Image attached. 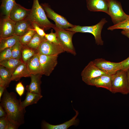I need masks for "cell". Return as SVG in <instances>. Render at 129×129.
I'll return each instance as SVG.
<instances>
[{
	"instance_id": "28",
	"label": "cell",
	"mask_w": 129,
	"mask_h": 129,
	"mask_svg": "<svg viewBox=\"0 0 129 129\" xmlns=\"http://www.w3.org/2000/svg\"><path fill=\"white\" fill-rule=\"evenodd\" d=\"M36 33L33 28L30 29L23 35L20 36V42L22 45L27 44Z\"/></svg>"
},
{
	"instance_id": "18",
	"label": "cell",
	"mask_w": 129,
	"mask_h": 129,
	"mask_svg": "<svg viewBox=\"0 0 129 129\" xmlns=\"http://www.w3.org/2000/svg\"><path fill=\"white\" fill-rule=\"evenodd\" d=\"M27 69L31 74H42L39 54L37 53L32 57L26 64Z\"/></svg>"
},
{
	"instance_id": "16",
	"label": "cell",
	"mask_w": 129,
	"mask_h": 129,
	"mask_svg": "<svg viewBox=\"0 0 129 129\" xmlns=\"http://www.w3.org/2000/svg\"><path fill=\"white\" fill-rule=\"evenodd\" d=\"M31 10L16 3L10 11L9 16L12 20L16 22L25 19L29 14Z\"/></svg>"
},
{
	"instance_id": "14",
	"label": "cell",
	"mask_w": 129,
	"mask_h": 129,
	"mask_svg": "<svg viewBox=\"0 0 129 129\" xmlns=\"http://www.w3.org/2000/svg\"><path fill=\"white\" fill-rule=\"evenodd\" d=\"M112 75L107 74L101 75L91 80L88 85L103 88L111 92Z\"/></svg>"
},
{
	"instance_id": "19",
	"label": "cell",
	"mask_w": 129,
	"mask_h": 129,
	"mask_svg": "<svg viewBox=\"0 0 129 129\" xmlns=\"http://www.w3.org/2000/svg\"><path fill=\"white\" fill-rule=\"evenodd\" d=\"M31 28H33L32 23L30 21L26 19L20 20L16 22L15 27V34L22 36Z\"/></svg>"
},
{
	"instance_id": "9",
	"label": "cell",
	"mask_w": 129,
	"mask_h": 129,
	"mask_svg": "<svg viewBox=\"0 0 129 129\" xmlns=\"http://www.w3.org/2000/svg\"><path fill=\"white\" fill-rule=\"evenodd\" d=\"M92 61L99 69L106 73L110 75H113L118 70L122 69L121 62H112L102 58L96 59Z\"/></svg>"
},
{
	"instance_id": "34",
	"label": "cell",
	"mask_w": 129,
	"mask_h": 129,
	"mask_svg": "<svg viewBox=\"0 0 129 129\" xmlns=\"http://www.w3.org/2000/svg\"><path fill=\"white\" fill-rule=\"evenodd\" d=\"M15 90L20 97L23 94L25 91V88L22 82H20L16 84Z\"/></svg>"
},
{
	"instance_id": "26",
	"label": "cell",
	"mask_w": 129,
	"mask_h": 129,
	"mask_svg": "<svg viewBox=\"0 0 129 129\" xmlns=\"http://www.w3.org/2000/svg\"><path fill=\"white\" fill-rule=\"evenodd\" d=\"M0 9L3 15L9 16L10 11L16 4L15 0H1Z\"/></svg>"
},
{
	"instance_id": "31",
	"label": "cell",
	"mask_w": 129,
	"mask_h": 129,
	"mask_svg": "<svg viewBox=\"0 0 129 129\" xmlns=\"http://www.w3.org/2000/svg\"><path fill=\"white\" fill-rule=\"evenodd\" d=\"M12 58V47L5 48L0 52V62Z\"/></svg>"
},
{
	"instance_id": "15",
	"label": "cell",
	"mask_w": 129,
	"mask_h": 129,
	"mask_svg": "<svg viewBox=\"0 0 129 129\" xmlns=\"http://www.w3.org/2000/svg\"><path fill=\"white\" fill-rule=\"evenodd\" d=\"M75 112V115L69 120L63 123L58 125L50 124L45 121L41 124V128L44 129H67L72 125H77L79 123V120L77 118L79 113L78 111L74 109Z\"/></svg>"
},
{
	"instance_id": "35",
	"label": "cell",
	"mask_w": 129,
	"mask_h": 129,
	"mask_svg": "<svg viewBox=\"0 0 129 129\" xmlns=\"http://www.w3.org/2000/svg\"><path fill=\"white\" fill-rule=\"evenodd\" d=\"M32 24L33 27L36 33L42 37H45L46 34L44 30L34 23H32Z\"/></svg>"
},
{
	"instance_id": "27",
	"label": "cell",
	"mask_w": 129,
	"mask_h": 129,
	"mask_svg": "<svg viewBox=\"0 0 129 129\" xmlns=\"http://www.w3.org/2000/svg\"><path fill=\"white\" fill-rule=\"evenodd\" d=\"M45 38L36 33L29 43L27 45L29 47L36 50L43 41Z\"/></svg>"
},
{
	"instance_id": "29",
	"label": "cell",
	"mask_w": 129,
	"mask_h": 129,
	"mask_svg": "<svg viewBox=\"0 0 129 129\" xmlns=\"http://www.w3.org/2000/svg\"><path fill=\"white\" fill-rule=\"evenodd\" d=\"M119 29L129 31V17L122 22L110 26L107 28L108 30L111 31Z\"/></svg>"
},
{
	"instance_id": "4",
	"label": "cell",
	"mask_w": 129,
	"mask_h": 129,
	"mask_svg": "<svg viewBox=\"0 0 129 129\" xmlns=\"http://www.w3.org/2000/svg\"><path fill=\"white\" fill-rule=\"evenodd\" d=\"M127 71L120 70L112 75L111 91L112 93H119L125 95L129 93Z\"/></svg>"
},
{
	"instance_id": "36",
	"label": "cell",
	"mask_w": 129,
	"mask_h": 129,
	"mask_svg": "<svg viewBox=\"0 0 129 129\" xmlns=\"http://www.w3.org/2000/svg\"><path fill=\"white\" fill-rule=\"evenodd\" d=\"M120 62L122 67V70L127 71L129 69V57Z\"/></svg>"
},
{
	"instance_id": "23",
	"label": "cell",
	"mask_w": 129,
	"mask_h": 129,
	"mask_svg": "<svg viewBox=\"0 0 129 129\" xmlns=\"http://www.w3.org/2000/svg\"><path fill=\"white\" fill-rule=\"evenodd\" d=\"M20 36L15 35L11 37L0 38V52L5 49L12 47L19 41Z\"/></svg>"
},
{
	"instance_id": "2",
	"label": "cell",
	"mask_w": 129,
	"mask_h": 129,
	"mask_svg": "<svg viewBox=\"0 0 129 129\" xmlns=\"http://www.w3.org/2000/svg\"><path fill=\"white\" fill-rule=\"evenodd\" d=\"M30 13L25 19L32 23L37 24L44 30L54 28L56 26L48 19L44 9L39 4L38 0H33L32 8Z\"/></svg>"
},
{
	"instance_id": "38",
	"label": "cell",
	"mask_w": 129,
	"mask_h": 129,
	"mask_svg": "<svg viewBox=\"0 0 129 129\" xmlns=\"http://www.w3.org/2000/svg\"><path fill=\"white\" fill-rule=\"evenodd\" d=\"M18 127H19L17 125L9 121L7 129H17Z\"/></svg>"
},
{
	"instance_id": "7",
	"label": "cell",
	"mask_w": 129,
	"mask_h": 129,
	"mask_svg": "<svg viewBox=\"0 0 129 129\" xmlns=\"http://www.w3.org/2000/svg\"><path fill=\"white\" fill-rule=\"evenodd\" d=\"M41 5L47 16L54 21L56 27L66 29L74 26L75 25L69 23L65 18L54 11L48 4L44 3Z\"/></svg>"
},
{
	"instance_id": "41",
	"label": "cell",
	"mask_w": 129,
	"mask_h": 129,
	"mask_svg": "<svg viewBox=\"0 0 129 129\" xmlns=\"http://www.w3.org/2000/svg\"><path fill=\"white\" fill-rule=\"evenodd\" d=\"M127 74L128 78V84H129V69H128L127 71Z\"/></svg>"
},
{
	"instance_id": "12",
	"label": "cell",
	"mask_w": 129,
	"mask_h": 129,
	"mask_svg": "<svg viewBox=\"0 0 129 129\" xmlns=\"http://www.w3.org/2000/svg\"><path fill=\"white\" fill-rule=\"evenodd\" d=\"M105 74H106L97 67L91 61L82 70L81 76L82 81L88 85L92 79Z\"/></svg>"
},
{
	"instance_id": "25",
	"label": "cell",
	"mask_w": 129,
	"mask_h": 129,
	"mask_svg": "<svg viewBox=\"0 0 129 129\" xmlns=\"http://www.w3.org/2000/svg\"><path fill=\"white\" fill-rule=\"evenodd\" d=\"M37 53L36 50L28 47L27 45H22L21 60L26 64L29 60Z\"/></svg>"
},
{
	"instance_id": "3",
	"label": "cell",
	"mask_w": 129,
	"mask_h": 129,
	"mask_svg": "<svg viewBox=\"0 0 129 129\" xmlns=\"http://www.w3.org/2000/svg\"><path fill=\"white\" fill-rule=\"evenodd\" d=\"M107 20L105 18H102L96 24L89 26H81L75 25L72 27L66 30L77 32H87L92 34L94 36L96 43L98 45H103V41L101 37L102 31L103 27Z\"/></svg>"
},
{
	"instance_id": "5",
	"label": "cell",
	"mask_w": 129,
	"mask_h": 129,
	"mask_svg": "<svg viewBox=\"0 0 129 129\" xmlns=\"http://www.w3.org/2000/svg\"><path fill=\"white\" fill-rule=\"evenodd\" d=\"M53 29L57 34L59 45L64 52L76 55V53L73 44L72 38L73 35L76 32L56 26Z\"/></svg>"
},
{
	"instance_id": "20",
	"label": "cell",
	"mask_w": 129,
	"mask_h": 129,
	"mask_svg": "<svg viewBox=\"0 0 129 129\" xmlns=\"http://www.w3.org/2000/svg\"><path fill=\"white\" fill-rule=\"evenodd\" d=\"M31 74L26 64L23 62L17 67L12 74L11 80L17 81L22 77H30Z\"/></svg>"
},
{
	"instance_id": "24",
	"label": "cell",
	"mask_w": 129,
	"mask_h": 129,
	"mask_svg": "<svg viewBox=\"0 0 129 129\" xmlns=\"http://www.w3.org/2000/svg\"><path fill=\"white\" fill-rule=\"evenodd\" d=\"M23 63L21 59L12 58L0 62V65L6 68L12 74L17 67Z\"/></svg>"
},
{
	"instance_id": "13",
	"label": "cell",
	"mask_w": 129,
	"mask_h": 129,
	"mask_svg": "<svg viewBox=\"0 0 129 129\" xmlns=\"http://www.w3.org/2000/svg\"><path fill=\"white\" fill-rule=\"evenodd\" d=\"M88 9L91 11H102L109 14V0H86Z\"/></svg>"
},
{
	"instance_id": "21",
	"label": "cell",
	"mask_w": 129,
	"mask_h": 129,
	"mask_svg": "<svg viewBox=\"0 0 129 129\" xmlns=\"http://www.w3.org/2000/svg\"><path fill=\"white\" fill-rule=\"evenodd\" d=\"M12 73L4 67L0 66V86L6 89L9 86L11 81Z\"/></svg>"
},
{
	"instance_id": "33",
	"label": "cell",
	"mask_w": 129,
	"mask_h": 129,
	"mask_svg": "<svg viewBox=\"0 0 129 129\" xmlns=\"http://www.w3.org/2000/svg\"><path fill=\"white\" fill-rule=\"evenodd\" d=\"M9 121L7 116L0 118V129H7Z\"/></svg>"
},
{
	"instance_id": "10",
	"label": "cell",
	"mask_w": 129,
	"mask_h": 129,
	"mask_svg": "<svg viewBox=\"0 0 129 129\" xmlns=\"http://www.w3.org/2000/svg\"><path fill=\"white\" fill-rule=\"evenodd\" d=\"M36 50L39 54L50 55H58L64 52L59 45L51 42L46 38L41 42Z\"/></svg>"
},
{
	"instance_id": "32",
	"label": "cell",
	"mask_w": 129,
	"mask_h": 129,
	"mask_svg": "<svg viewBox=\"0 0 129 129\" xmlns=\"http://www.w3.org/2000/svg\"><path fill=\"white\" fill-rule=\"evenodd\" d=\"M45 37L48 41L57 44H59L56 33L53 32L52 29L51 32L48 34H46Z\"/></svg>"
},
{
	"instance_id": "11",
	"label": "cell",
	"mask_w": 129,
	"mask_h": 129,
	"mask_svg": "<svg viewBox=\"0 0 129 129\" xmlns=\"http://www.w3.org/2000/svg\"><path fill=\"white\" fill-rule=\"evenodd\" d=\"M16 23L9 16L3 15L0 20V38L15 35L14 30Z\"/></svg>"
},
{
	"instance_id": "22",
	"label": "cell",
	"mask_w": 129,
	"mask_h": 129,
	"mask_svg": "<svg viewBox=\"0 0 129 129\" xmlns=\"http://www.w3.org/2000/svg\"><path fill=\"white\" fill-rule=\"evenodd\" d=\"M43 97L42 95L33 93L27 91L25 99L21 102V107L22 109L29 105L36 103L38 101Z\"/></svg>"
},
{
	"instance_id": "30",
	"label": "cell",
	"mask_w": 129,
	"mask_h": 129,
	"mask_svg": "<svg viewBox=\"0 0 129 129\" xmlns=\"http://www.w3.org/2000/svg\"><path fill=\"white\" fill-rule=\"evenodd\" d=\"M22 46V44L19 41L12 47V58L21 60Z\"/></svg>"
},
{
	"instance_id": "40",
	"label": "cell",
	"mask_w": 129,
	"mask_h": 129,
	"mask_svg": "<svg viewBox=\"0 0 129 129\" xmlns=\"http://www.w3.org/2000/svg\"><path fill=\"white\" fill-rule=\"evenodd\" d=\"M122 34L129 38V31L123 30L121 32Z\"/></svg>"
},
{
	"instance_id": "17",
	"label": "cell",
	"mask_w": 129,
	"mask_h": 129,
	"mask_svg": "<svg viewBox=\"0 0 129 129\" xmlns=\"http://www.w3.org/2000/svg\"><path fill=\"white\" fill-rule=\"evenodd\" d=\"M42 75L31 74L30 77L31 81L30 84L27 86L26 89L27 91L33 93L41 94V85Z\"/></svg>"
},
{
	"instance_id": "6",
	"label": "cell",
	"mask_w": 129,
	"mask_h": 129,
	"mask_svg": "<svg viewBox=\"0 0 129 129\" xmlns=\"http://www.w3.org/2000/svg\"><path fill=\"white\" fill-rule=\"evenodd\" d=\"M109 14L115 25L120 23L129 17L124 11L121 4L116 0H109Z\"/></svg>"
},
{
	"instance_id": "39",
	"label": "cell",
	"mask_w": 129,
	"mask_h": 129,
	"mask_svg": "<svg viewBox=\"0 0 129 129\" xmlns=\"http://www.w3.org/2000/svg\"><path fill=\"white\" fill-rule=\"evenodd\" d=\"M6 89L4 87L0 86V101L2 98L5 90Z\"/></svg>"
},
{
	"instance_id": "1",
	"label": "cell",
	"mask_w": 129,
	"mask_h": 129,
	"mask_svg": "<svg viewBox=\"0 0 129 129\" xmlns=\"http://www.w3.org/2000/svg\"><path fill=\"white\" fill-rule=\"evenodd\" d=\"M0 100V105L5 110L8 119L18 127L24 123L25 109L21 107V99H18L13 92H9L5 89Z\"/></svg>"
},
{
	"instance_id": "37",
	"label": "cell",
	"mask_w": 129,
	"mask_h": 129,
	"mask_svg": "<svg viewBox=\"0 0 129 129\" xmlns=\"http://www.w3.org/2000/svg\"><path fill=\"white\" fill-rule=\"evenodd\" d=\"M6 113L2 106L0 105V117L7 116Z\"/></svg>"
},
{
	"instance_id": "8",
	"label": "cell",
	"mask_w": 129,
	"mask_h": 129,
	"mask_svg": "<svg viewBox=\"0 0 129 129\" xmlns=\"http://www.w3.org/2000/svg\"><path fill=\"white\" fill-rule=\"evenodd\" d=\"M39 54L42 74L49 76L57 64L58 55Z\"/></svg>"
}]
</instances>
